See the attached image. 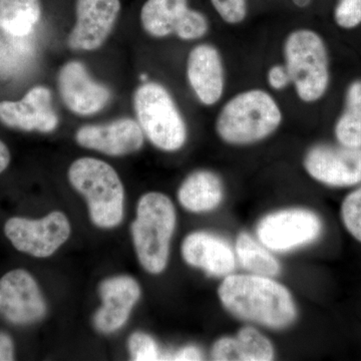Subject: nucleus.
Masks as SVG:
<instances>
[{
  "mask_svg": "<svg viewBox=\"0 0 361 361\" xmlns=\"http://www.w3.org/2000/svg\"><path fill=\"white\" fill-rule=\"evenodd\" d=\"M217 295L230 315L248 324L285 330L298 318L293 294L275 277L231 273L222 278Z\"/></svg>",
  "mask_w": 361,
  "mask_h": 361,
  "instance_id": "f257e3e1",
  "label": "nucleus"
},
{
  "mask_svg": "<svg viewBox=\"0 0 361 361\" xmlns=\"http://www.w3.org/2000/svg\"><path fill=\"white\" fill-rule=\"evenodd\" d=\"M283 122V114L269 92L246 90L232 97L216 118V134L230 146L245 147L268 139Z\"/></svg>",
  "mask_w": 361,
  "mask_h": 361,
  "instance_id": "f03ea898",
  "label": "nucleus"
},
{
  "mask_svg": "<svg viewBox=\"0 0 361 361\" xmlns=\"http://www.w3.org/2000/svg\"><path fill=\"white\" fill-rule=\"evenodd\" d=\"M176 225L175 206L167 195L151 192L142 196L130 230L137 259L149 273L160 274L167 268Z\"/></svg>",
  "mask_w": 361,
  "mask_h": 361,
  "instance_id": "7ed1b4c3",
  "label": "nucleus"
},
{
  "mask_svg": "<svg viewBox=\"0 0 361 361\" xmlns=\"http://www.w3.org/2000/svg\"><path fill=\"white\" fill-rule=\"evenodd\" d=\"M284 65L297 97L306 104L320 101L330 84L329 56L319 33L299 28L287 35L283 47Z\"/></svg>",
  "mask_w": 361,
  "mask_h": 361,
  "instance_id": "20e7f679",
  "label": "nucleus"
},
{
  "mask_svg": "<svg viewBox=\"0 0 361 361\" xmlns=\"http://www.w3.org/2000/svg\"><path fill=\"white\" fill-rule=\"evenodd\" d=\"M68 179L87 201L94 225L109 229L122 222L125 191L115 169L99 159L80 158L71 164Z\"/></svg>",
  "mask_w": 361,
  "mask_h": 361,
  "instance_id": "39448f33",
  "label": "nucleus"
},
{
  "mask_svg": "<svg viewBox=\"0 0 361 361\" xmlns=\"http://www.w3.org/2000/svg\"><path fill=\"white\" fill-rule=\"evenodd\" d=\"M134 106L137 123L156 148L176 152L185 146L186 123L172 94L164 85L144 82L135 90Z\"/></svg>",
  "mask_w": 361,
  "mask_h": 361,
  "instance_id": "423d86ee",
  "label": "nucleus"
},
{
  "mask_svg": "<svg viewBox=\"0 0 361 361\" xmlns=\"http://www.w3.org/2000/svg\"><path fill=\"white\" fill-rule=\"evenodd\" d=\"M324 231L322 217L304 207H290L266 214L258 221L255 237L275 254L310 246Z\"/></svg>",
  "mask_w": 361,
  "mask_h": 361,
  "instance_id": "0eeeda50",
  "label": "nucleus"
},
{
  "mask_svg": "<svg viewBox=\"0 0 361 361\" xmlns=\"http://www.w3.org/2000/svg\"><path fill=\"white\" fill-rule=\"evenodd\" d=\"M71 230L70 221L58 211L39 220L11 218L4 225V234L14 248L37 258L51 256L70 238Z\"/></svg>",
  "mask_w": 361,
  "mask_h": 361,
  "instance_id": "6e6552de",
  "label": "nucleus"
},
{
  "mask_svg": "<svg viewBox=\"0 0 361 361\" xmlns=\"http://www.w3.org/2000/svg\"><path fill=\"white\" fill-rule=\"evenodd\" d=\"M302 165L311 179L326 187L349 188L361 184V149L316 144L304 154Z\"/></svg>",
  "mask_w": 361,
  "mask_h": 361,
  "instance_id": "1a4fd4ad",
  "label": "nucleus"
},
{
  "mask_svg": "<svg viewBox=\"0 0 361 361\" xmlns=\"http://www.w3.org/2000/svg\"><path fill=\"white\" fill-rule=\"evenodd\" d=\"M47 304L35 278L27 271L14 269L0 279V315L16 325L39 322Z\"/></svg>",
  "mask_w": 361,
  "mask_h": 361,
  "instance_id": "9d476101",
  "label": "nucleus"
},
{
  "mask_svg": "<svg viewBox=\"0 0 361 361\" xmlns=\"http://www.w3.org/2000/svg\"><path fill=\"white\" fill-rule=\"evenodd\" d=\"M121 11L120 0H77V20L68 44L75 51H96L111 35Z\"/></svg>",
  "mask_w": 361,
  "mask_h": 361,
  "instance_id": "9b49d317",
  "label": "nucleus"
},
{
  "mask_svg": "<svg viewBox=\"0 0 361 361\" xmlns=\"http://www.w3.org/2000/svg\"><path fill=\"white\" fill-rule=\"evenodd\" d=\"M180 254L188 265L211 277L224 278L234 272L237 265L234 246L213 232L190 233L183 240Z\"/></svg>",
  "mask_w": 361,
  "mask_h": 361,
  "instance_id": "f8f14e48",
  "label": "nucleus"
},
{
  "mask_svg": "<svg viewBox=\"0 0 361 361\" xmlns=\"http://www.w3.org/2000/svg\"><path fill=\"white\" fill-rule=\"evenodd\" d=\"M0 122L25 132H54L58 128L59 118L52 108L51 90L37 85L20 101L0 102Z\"/></svg>",
  "mask_w": 361,
  "mask_h": 361,
  "instance_id": "ddd939ff",
  "label": "nucleus"
},
{
  "mask_svg": "<svg viewBox=\"0 0 361 361\" xmlns=\"http://www.w3.org/2000/svg\"><path fill=\"white\" fill-rule=\"evenodd\" d=\"M58 80L61 99L77 115H94L110 102V90L92 80L80 61H71L63 66Z\"/></svg>",
  "mask_w": 361,
  "mask_h": 361,
  "instance_id": "4468645a",
  "label": "nucleus"
},
{
  "mask_svg": "<svg viewBox=\"0 0 361 361\" xmlns=\"http://www.w3.org/2000/svg\"><path fill=\"white\" fill-rule=\"evenodd\" d=\"M187 78L202 104L212 106L222 99L226 85L224 61L215 45L201 44L189 52Z\"/></svg>",
  "mask_w": 361,
  "mask_h": 361,
  "instance_id": "2eb2a0df",
  "label": "nucleus"
},
{
  "mask_svg": "<svg viewBox=\"0 0 361 361\" xmlns=\"http://www.w3.org/2000/svg\"><path fill=\"white\" fill-rule=\"evenodd\" d=\"M75 140L80 146L109 156L135 153L144 144V132L137 121L118 118L106 125H87L78 130Z\"/></svg>",
  "mask_w": 361,
  "mask_h": 361,
  "instance_id": "dca6fc26",
  "label": "nucleus"
},
{
  "mask_svg": "<svg viewBox=\"0 0 361 361\" xmlns=\"http://www.w3.org/2000/svg\"><path fill=\"white\" fill-rule=\"evenodd\" d=\"M103 307L94 315V326L103 334L122 329L130 311L141 296V288L134 278L118 276L104 280L99 287Z\"/></svg>",
  "mask_w": 361,
  "mask_h": 361,
  "instance_id": "f3484780",
  "label": "nucleus"
},
{
  "mask_svg": "<svg viewBox=\"0 0 361 361\" xmlns=\"http://www.w3.org/2000/svg\"><path fill=\"white\" fill-rule=\"evenodd\" d=\"M210 353L216 361H271L276 350L256 325L246 324L235 336L219 337L214 342Z\"/></svg>",
  "mask_w": 361,
  "mask_h": 361,
  "instance_id": "a211bd4d",
  "label": "nucleus"
},
{
  "mask_svg": "<svg viewBox=\"0 0 361 361\" xmlns=\"http://www.w3.org/2000/svg\"><path fill=\"white\" fill-rule=\"evenodd\" d=\"M224 199V182L211 170L195 171L183 180L178 190L180 206L194 214L213 212Z\"/></svg>",
  "mask_w": 361,
  "mask_h": 361,
  "instance_id": "6ab92c4d",
  "label": "nucleus"
},
{
  "mask_svg": "<svg viewBox=\"0 0 361 361\" xmlns=\"http://www.w3.org/2000/svg\"><path fill=\"white\" fill-rule=\"evenodd\" d=\"M190 9L188 0H147L141 11L142 28L156 39L170 37L177 32Z\"/></svg>",
  "mask_w": 361,
  "mask_h": 361,
  "instance_id": "aec40b11",
  "label": "nucleus"
},
{
  "mask_svg": "<svg viewBox=\"0 0 361 361\" xmlns=\"http://www.w3.org/2000/svg\"><path fill=\"white\" fill-rule=\"evenodd\" d=\"M234 250L237 262L245 272L275 278L281 274L282 265L275 253L250 233L242 231L237 235Z\"/></svg>",
  "mask_w": 361,
  "mask_h": 361,
  "instance_id": "412c9836",
  "label": "nucleus"
},
{
  "mask_svg": "<svg viewBox=\"0 0 361 361\" xmlns=\"http://www.w3.org/2000/svg\"><path fill=\"white\" fill-rule=\"evenodd\" d=\"M40 16L39 0H0V30L9 37H28Z\"/></svg>",
  "mask_w": 361,
  "mask_h": 361,
  "instance_id": "4be33fe9",
  "label": "nucleus"
},
{
  "mask_svg": "<svg viewBox=\"0 0 361 361\" xmlns=\"http://www.w3.org/2000/svg\"><path fill=\"white\" fill-rule=\"evenodd\" d=\"M341 218L348 234L361 244V184L342 201Z\"/></svg>",
  "mask_w": 361,
  "mask_h": 361,
  "instance_id": "5701e85b",
  "label": "nucleus"
},
{
  "mask_svg": "<svg viewBox=\"0 0 361 361\" xmlns=\"http://www.w3.org/2000/svg\"><path fill=\"white\" fill-rule=\"evenodd\" d=\"M338 145L350 149H361V118L344 109L334 127Z\"/></svg>",
  "mask_w": 361,
  "mask_h": 361,
  "instance_id": "b1692460",
  "label": "nucleus"
},
{
  "mask_svg": "<svg viewBox=\"0 0 361 361\" xmlns=\"http://www.w3.org/2000/svg\"><path fill=\"white\" fill-rule=\"evenodd\" d=\"M129 350L135 361L163 360L160 348L153 337L142 332H135L129 338Z\"/></svg>",
  "mask_w": 361,
  "mask_h": 361,
  "instance_id": "393cba45",
  "label": "nucleus"
},
{
  "mask_svg": "<svg viewBox=\"0 0 361 361\" xmlns=\"http://www.w3.org/2000/svg\"><path fill=\"white\" fill-rule=\"evenodd\" d=\"M209 21L200 11L190 9L186 18L183 20L175 35L183 40H197L205 37L209 32Z\"/></svg>",
  "mask_w": 361,
  "mask_h": 361,
  "instance_id": "a878e982",
  "label": "nucleus"
},
{
  "mask_svg": "<svg viewBox=\"0 0 361 361\" xmlns=\"http://www.w3.org/2000/svg\"><path fill=\"white\" fill-rule=\"evenodd\" d=\"M334 20L343 30H353L361 25V0H339L334 11Z\"/></svg>",
  "mask_w": 361,
  "mask_h": 361,
  "instance_id": "bb28decb",
  "label": "nucleus"
},
{
  "mask_svg": "<svg viewBox=\"0 0 361 361\" xmlns=\"http://www.w3.org/2000/svg\"><path fill=\"white\" fill-rule=\"evenodd\" d=\"M220 18L228 25H239L247 16V0H211Z\"/></svg>",
  "mask_w": 361,
  "mask_h": 361,
  "instance_id": "cd10ccee",
  "label": "nucleus"
},
{
  "mask_svg": "<svg viewBox=\"0 0 361 361\" xmlns=\"http://www.w3.org/2000/svg\"><path fill=\"white\" fill-rule=\"evenodd\" d=\"M267 82L271 89L281 92L291 85V78L285 65H274L267 71Z\"/></svg>",
  "mask_w": 361,
  "mask_h": 361,
  "instance_id": "c85d7f7f",
  "label": "nucleus"
},
{
  "mask_svg": "<svg viewBox=\"0 0 361 361\" xmlns=\"http://www.w3.org/2000/svg\"><path fill=\"white\" fill-rule=\"evenodd\" d=\"M345 109L361 118V78L348 85L345 94Z\"/></svg>",
  "mask_w": 361,
  "mask_h": 361,
  "instance_id": "c756f323",
  "label": "nucleus"
},
{
  "mask_svg": "<svg viewBox=\"0 0 361 361\" xmlns=\"http://www.w3.org/2000/svg\"><path fill=\"white\" fill-rule=\"evenodd\" d=\"M204 355L200 348L195 345H187L180 348L174 355L167 356L166 360H202Z\"/></svg>",
  "mask_w": 361,
  "mask_h": 361,
  "instance_id": "7c9ffc66",
  "label": "nucleus"
},
{
  "mask_svg": "<svg viewBox=\"0 0 361 361\" xmlns=\"http://www.w3.org/2000/svg\"><path fill=\"white\" fill-rule=\"evenodd\" d=\"M14 346L13 339L4 332H0V360H13Z\"/></svg>",
  "mask_w": 361,
  "mask_h": 361,
  "instance_id": "2f4dec72",
  "label": "nucleus"
},
{
  "mask_svg": "<svg viewBox=\"0 0 361 361\" xmlns=\"http://www.w3.org/2000/svg\"><path fill=\"white\" fill-rule=\"evenodd\" d=\"M11 156L9 149L6 144L0 140V174L6 170L11 164Z\"/></svg>",
  "mask_w": 361,
  "mask_h": 361,
  "instance_id": "473e14b6",
  "label": "nucleus"
},
{
  "mask_svg": "<svg viewBox=\"0 0 361 361\" xmlns=\"http://www.w3.org/2000/svg\"><path fill=\"white\" fill-rule=\"evenodd\" d=\"M311 0H293L294 4L298 7H306L310 6Z\"/></svg>",
  "mask_w": 361,
  "mask_h": 361,
  "instance_id": "72a5a7b5",
  "label": "nucleus"
}]
</instances>
